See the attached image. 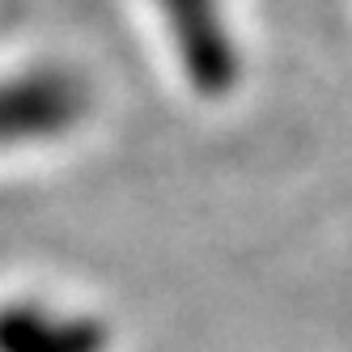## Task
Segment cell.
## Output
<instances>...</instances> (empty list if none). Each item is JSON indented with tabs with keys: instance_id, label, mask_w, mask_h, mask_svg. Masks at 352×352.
<instances>
[{
	"instance_id": "obj_1",
	"label": "cell",
	"mask_w": 352,
	"mask_h": 352,
	"mask_svg": "<svg viewBox=\"0 0 352 352\" xmlns=\"http://www.w3.org/2000/svg\"><path fill=\"white\" fill-rule=\"evenodd\" d=\"M157 5L166 13L174 52H179L191 89L204 98L234 94L242 77V56L230 34V21L221 13V0H157Z\"/></svg>"
},
{
	"instance_id": "obj_2",
	"label": "cell",
	"mask_w": 352,
	"mask_h": 352,
	"mask_svg": "<svg viewBox=\"0 0 352 352\" xmlns=\"http://www.w3.org/2000/svg\"><path fill=\"white\" fill-rule=\"evenodd\" d=\"M81 111H85V89L72 77L38 72L26 81H9L0 85V144L64 132L81 119Z\"/></svg>"
},
{
	"instance_id": "obj_3",
	"label": "cell",
	"mask_w": 352,
	"mask_h": 352,
	"mask_svg": "<svg viewBox=\"0 0 352 352\" xmlns=\"http://www.w3.org/2000/svg\"><path fill=\"white\" fill-rule=\"evenodd\" d=\"M0 352H107V331L94 318H68L43 306H5Z\"/></svg>"
}]
</instances>
